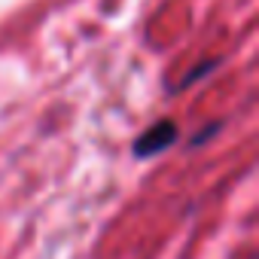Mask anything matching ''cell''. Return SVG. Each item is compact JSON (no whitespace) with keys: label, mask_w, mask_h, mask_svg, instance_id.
I'll return each instance as SVG.
<instances>
[{"label":"cell","mask_w":259,"mask_h":259,"mask_svg":"<svg viewBox=\"0 0 259 259\" xmlns=\"http://www.w3.org/2000/svg\"><path fill=\"white\" fill-rule=\"evenodd\" d=\"M177 138H180L177 125H174L171 119H162V122L150 125L147 132L138 138V144H135V156H138V159H153V156H159L162 150H168Z\"/></svg>","instance_id":"obj_1"}]
</instances>
